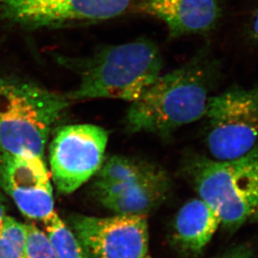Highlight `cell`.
Masks as SVG:
<instances>
[{"mask_svg": "<svg viewBox=\"0 0 258 258\" xmlns=\"http://www.w3.org/2000/svg\"><path fill=\"white\" fill-rule=\"evenodd\" d=\"M43 223L45 234L57 258H89L73 231L55 211Z\"/></svg>", "mask_w": 258, "mask_h": 258, "instance_id": "13", "label": "cell"}, {"mask_svg": "<svg viewBox=\"0 0 258 258\" xmlns=\"http://www.w3.org/2000/svg\"><path fill=\"white\" fill-rule=\"evenodd\" d=\"M146 258H152L151 256H148Z\"/></svg>", "mask_w": 258, "mask_h": 258, "instance_id": "19", "label": "cell"}, {"mask_svg": "<svg viewBox=\"0 0 258 258\" xmlns=\"http://www.w3.org/2000/svg\"><path fill=\"white\" fill-rule=\"evenodd\" d=\"M26 225V258H57L45 231L34 224Z\"/></svg>", "mask_w": 258, "mask_h": 258, "instance_id": "15", "label": "cell"}, {"mask_svg": "<svg viewBox=\"0 0 258 258\" xmlns=\"http://www.w3.org/2000/svg\"><path fill=\"white\" fill-rule=\"evenodd\" d=\"M221 225L216 211L201 199H192L175 217L174 242L182 251L196 256L208 245Z\"/></svg>", "mask_w": 258, "mask_h": 258, "instance_id": "12", "label": "cell"}, {"mask_svg": "<svg viewBox=\"0 0 258 258\" xmlns=\"http://www.w3.org/2000/svg\"><path fill=\"white\" fill-rule=\"evenodd\" d=\"M206 117L212 159L227 160L258 146V85L234 87L211 97Z\"/></svg>", "mask_w": 258, "mask_h": 258, "instance_id": "6", "label": "cell"}, {"mask_svg": "<svg viewBox=\"0 0 258 258\" xmlns=\"http://www.w3.org/2000/svg\"><path fill=\"white\" fill-rule=\"evenodd\" d=\"M135 0H0V24L27 31L96 25L131 11Z\"/></svg>", "mask_w": 258, "mask_h": 258, "instance_id": "5", "label": "cell"}, {"mask_svg": "<svg viewBox=\"0 0 258 258\" xmlns=\"http://www.w3.org/2000/svg\"><path fill=\"white\" fill-rule=\"evenodd\" d=\"M184 171L200 196L227 230L258 221V146L236 159L194 156Z\"/></svg>", "mask_w": 258, "mask_h": 258, "instance_id": "4", "label": "cell"}, {"mask_svg": "<svg viewBox=\"0 0 258 258\" xmlns=\"http://www.w3.org/2000/svg\"><path fill=\"white\" fill-rule=\"evenodd\" d=\"M27 225L5 216L0 228V258H26Z\"/></svg>", "mask_w": 258, "mask_h": 258, "instance_id": "14", "label": "cell"}, {"mask_svg": "<svg viewBox=\"0 0 258 258\" xmlns=\"http://www.w3.org/2000/svg\"><path fill=\"white\" fill-rule=\"evenodd\" d=\"M70 101L33 82L0 81V152L44 158L45 144Z\"/></svg>", "mask_w": 258, "mask_h": 258, "instance_id": "3", "label": "cell"}, {"mask_svg": "<svg viewBox=\"0 0 258 258\" xmlns=\"http://www.w3.org/2000/svg\"><path fill=\"white\" fill-rule=\"evenodd\" d=\"M56 59L81 77L77 89L67 95L71 102L94 98L134 102L159 78L163 67L159 48L144 37L102 46L82 57Z\"/></svg>", "mask_w": 258, "mask_h": 258, "instance_id": "2", "label": "cell"}, {"mask_svg": "<svg viewBox=\"0 0 258 258\" xmlns=\"http://www.w3.org/2000/svg\"><path fill=\"white\" fill-rule=\"evenodd\" d=\"M249 38L256 45H258V9L251 19V24L249 26Z\"/></svg>", "mask_w": 258, "mask_h": 258, "instance_id": "17", "label": "cell"}, {"mask_svg": "<svg viewBox=\"0 0 258 258\" xmlns=\"http://www.w3.org/2000/svg\"><path fill=\"white\" fill-rule=\"evenodd\" d=\"M215 258H254V256L249 246L240 245L226 251L221 256Z\"/></svg>", "mask_w": 258, "mask_h": 258, "instance_id": "16", "label": "cell"}, {"mask_svg": "<svg viewBox=\"0 0 258 258\" xmlns=\"http://www.w3.org/2000/svg\"><path fill=\"white\" fill-rule=\"evenodd\" d=\"M107 140V132L97 125H67L55 131L49 158L51 180L59 193H73L96 175Z\"/></svg>", "mask_w": 258, "mask_h": 258, "instance_id": "7", "label": "cell"}, {"mask_svg": "<svg viewBox=\"0 0 258 258\" xmlns=\"http://www.w3.org/2000/svg\"><path fill=\"white\" fill-rule=\"evenodd\" d=\"M131 11L160 20L174 40L215 30L222 10L220 0H135Z\"/></svg>", "mask_w": 258, "mask_h": 258, "instance_id": "11", "label": "cell"}, {"mask_svg": "<svg viewBox=\"0 0 258 258\" xmlns=\"http://www.w3.org/2000/svg\"><path fill=\"white\" fill-rule=\"evenodd\" d=\"M171 180L164 169L150 164L134 169L113 184L92 185L95 199L115 215H145L169 196Z\"/></svg>", "mask_w": 258, "mask_h": 258, "instance_id": "10", "label": "cell"}, {"mask_svg": "<svg viewBox=\"0 0 258 258\" xmlns=\"http://www.w3.org/2000/svg\"><path fill=\"white\" fill-rule=\"evenodd\" d=\"M5 216H6L5 215V207L4 204L2 203V201L0 200V228H1Z\"/></svg>", "mask_w": 258, "mask_h": 258, "instance_id": "18", "label": "cell"}, {"mask_svg": "<svg viewBox=\"0 0 258 258\" xmlns=\"http://www.w3.org/2000/svg\"><path fill=\"white\" fill-rule=\"evenodd\" d=\"M0 185L29 219L43 222L55 211L51 176L44 158L0 152Z\"/></svg>", "mask_w": 258, "mask_h": 258, "instance_id": "9", "label": "cell"}, {"mask_svg": "<svg viewBox=\"0 0 258 258\" xmlns=\"http://www.w3.org/2000/svg\"><path fill=\"white\" fill-rule=\"evenodd\" d=\"M71 230L89 258H146L149 225L145 215L109 217L72 215Z\"/></svg>", "mask_w": 258, "mask_h": 258, "instance_id": "8", "label": "cell"}, {"mask_svg": "<svg viewBox=\"0 0 258 258\" xmlns=\"http://www.w3.org/2000/svg\"><path fill=\"white\" fill-rule=\"evenodd\" d=\"M201 50L190 61L159 78L132 102L125 124L129 133L168 136L206 117L213 67Z\"/></svg>", "mask_w": 258, "mask_h": 258, "instance_id": "1", "label": "cell"}]
</instances>
